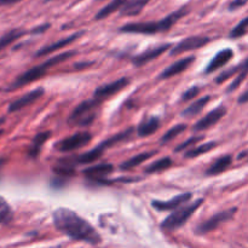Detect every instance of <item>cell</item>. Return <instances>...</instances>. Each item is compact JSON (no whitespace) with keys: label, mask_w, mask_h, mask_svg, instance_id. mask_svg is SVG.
Here are the masks:
<instances>
[{"label":"cell","mask_w":248,"mask_h":248,"mask_svg":"<svg viewBox=\"0 0 248 248\" xmlns=\"http://www.w3.org/2000/svg\"><path fill=\"white\" fill-rule=\"evenodd\" d=\"M99 104H101V101L96 98L81 102L79 106L75 107L74 110L70 114L68 119L69 125L77 126V127H85V126L91 125L97 118Z\"/></svg>","instance_id":"4"},{"label":"cell","mask_w":248,"mask_h":248,"mask_svg":"<svg viewBox=\"0 0 248 248\" xmlns=\"http://www.w3.org/2000/svg\"><path fill=\"white\" fill-rule=\"evenodd\" d=\"M248 2V0H232L229 5V10H237L240 7L245 6Z\"/></svg>","instance_id":"38"},{"label":"cell","mask_w":248,"mask_h":248,"mask_svg":"<svg viewBox=\"0 0 248 248\" xmlns=\"http://www.w3.org/2000/svg\"><path fill=\"white\" fill-rule=\"evenodd\" d=\"M172 165H173V161L170 157H162V159L156 160L155 162L150 164L149 166L145 167L144 171L147 173H157V172H162L165 170L170 169Z\"/></svg>","instance_id":"30"},{"label":"cell","mask_w":248,"mask_h":248,"mask_svg":"<svg viewBox=\"0 0 248 248\" xmlns=\"http://www.w3.org/2000/svg\"><path fill=\"white\" fill-rule=\"evenodd\" d=\"M75 157L73 160L70 159H63L60 160L58 162H56L55 167H53V171L56 174H61V176H72L74 173V165Z\"/></svg>","instance_id":"27"},{"label":"cell","mask_w":248,"mask_h":248,"mask_svg":"<svg viewBox=\"0 0 248 248\" xmlns=\"http://www.w3.org/2000/svg\"><path fill=\"white\" fill-rule=\"evenodd\" d=\"M133 133V128H127L126 131H123V132L118 133V135L113 136L111 138H109V140H107L106 142H102L101 145L104 148V149H108V148L110 147H114V145H116L118 143H121V142H125V140H128L131 138V136H132Z\"/></svg>","instance_id":"28"},{"label":"cell","mask_w":248,"mask_h":248,"mask_svg":"<svg viewBox=\"0 0 248 248\" xmlns=\"http://www.w3.org/2000/svg\"><path fill=\"white\" fill-rule=\"evenodd\" d=\"M104 150L106 149H104V148L99 144L97 148H93V149H91L90 152H86L85 154H81V155H79V156L75 157V162L79 165L92 164V162H94L96 160H98L99 157L103 155Z\"/></svg>","instance_id":"22"},{"label":"cell","mask_w":248,"mask_h":248,"mask_svg":"<svg viewBox=\"0 0 248 248\" xmlns=\"http://www.w3.org/2000/svg\"><path fill=\"white\" fill-rule=\"evenodd\" d=\"M26 31H22V29H12L9 31L7 33H5L4 35L0 36V52H1L4 48H6L7 46L11 45L12 43H15L16 40H18L19 38L26 34Z\"/></svg>","instance_id":"26"},{"label":"cell","mask_w":248,"mask_h":248,"mask_svg":"<svg viewBox=\"0 0 248 248\" xmlns=\"http://www.w3.org/2000/svg\"><path fill=\"white\" fill-rule=\"evenodd\" d=\"M127 1L128 0H111L108 5H106V6L102 7V9L99 10L98 14L96 15L94 18H96L97 21H101V19L107 18V17L110 16V15L114 14L115 11L121 10V7H123Z\"/></svg>","instance_id":"23"},{"label":"cell","mask_w":248,"mask_h":248,"mask_svg":"<svg viewBox=\"0 0 248 248\" xmlns=\"http://www.w3.org/2000/svg\"><path fill=\"white\" fill-rule=\"evenodd\" d=\"M130 84V80L127 78H120V79L115 80V81L110 82V84H106L99 86L96 91L93 92V98L98 99V101H103V99L109 98V97L114 96V94L119 93L121 90L125 89L127 85Z\"/></svg>","instance_id":"9"},{"label":"cell","mask_w":248,"mask_h":248,"mask_svg":"<svg viewBox=\"0 0 248 248\" xmlns=\"http://www.w3.org/2000/svg\"><path fill=\"white\" fill-rule=\"evenodd\" d=\"M2 123H4V119L0 118V126L2 125ZM1 133H2V130H1V128H0V136H1Z\"/></svg>","instance_id":"41"},{"label":"cell","mask_w":248,"mask_h":248,"mask_svg":"<svg viewBox=\"0 0 248 248\" xmlns=\"http://www.w3.org/2000/svg\"><path fill=\"white\" fill-rule=\"evenodd\" d=\"M75 55H77V51H67V52H62L57 56L50 57L48 60H46L45 62L31 68V69H28L27 72H24L23 74L17 77V79L15 80L9 87H7V91H12V90L19 89V87L26 86L27 84H31V82L41 79V78L45 77V74L48 72V70L52 69V68L56 67V65L61 64V63L65 62V61L70 60V58Z\"/></svg>","instance_id":"3"},{"label":"cell","mask_w":248,"mask_h":248,"mask_svg":"<svg viewBox=\"0 0 248 248\" xmlns=\"http://www.w3.org/2000/svg\"><path fill=\"white\" fill-rule=\"evenodd\" d=\"M191 198H193L191 193H183L167 201H153V207L156 208L157 211H174L179 207H183V205L189 202Z\"/></svg>","instance_id":"12"},{"label":"cell","mask_w":248,"mask_h":248,"mask_svg":"<svg viewBox=\"0 0 248 248\" xmlns=\"http://www.w3.org/2000/svg\"><path fill=\"white\" fill-rule=\"evenodd\" d=\"M236 208H230V210L222 211V212L212 216L210 219L201 223V224L196 228V232H198V234H207V232H213V230L217 229L220 224L232 219L235 216V213H236Z\"/></svg>","instance_id":"7"},{"label":"cell","mask_w":248,"mask_h":248,"mask_svg":"<svg viewBox=\"0 0 248 248\" xmlns=\"http://www.w3.org/2000/svg\"><path fill=\"white\" fill-rule=\"evenodd\" d=\"M188 7H181L177 11L172 12L169 16L157 22H135V23L125 24L120 28L123 33L131 34H156L160 31H167L174 26L181 18L188 15Z\"/></svg>","instance_id":"2"},{"label":"cell","mask_w":248,"mask_h":248,"mask_svg":"<svg viewBox=\"0 0 248 248\" xmlns=\"http://www.w3.org/2000/svg\"><path fill=\"white\" fill-rule=\"evenodd\" d=\"M44 89H35L33 91L28 92V93L23 94L22 97L17 98L16 101L12 102L9 106V113H15V111H18L21 109L26 108V107L31 106L34 102H36L38 99H40L44 96Z\"/></svg>","instance_id":"13"},{"label":"cell","mask_w":248,"mask_h":248,"mask_svg":"<svg viewBox=\"0 0 248 248\" xmlns=\"http://www.w3.org/2000/svg\"><path fill=\"white\" fill-rule=\"evenodd\" d=\"M247 31H248V17H246L245 19H242V21L240 22L234 29H232V33H230V38L232 39L241 38L242 35H245V34L247 33Z\"/></svg>","instance_id":"35"},{"label":"cell","mask_w":248,"mask_h":248,"mask_svg":"<svg viewBox=\"0 0 248 248\" xmlns=\"http://www.w3.org/2000/svg\"><path fill=\"white\" fill-rule=\"evenodd\" d=\"M114 166L110 164H101V165H96V166L89 167L84 171V174L90 178L91 181L94 182H103L104 178L113 172Z\"/></svg>","instance_id":"17"},{"label":"cell","mask_w":248,"mask_h":248,"mask_svg":"<svg viewBox=\"0 0 248 248\" xmlns=\"http://www.w3.org/2000/svg\"><path fill=\"white\" fill-rule=\"evenodd\" d=\"M155 155V152H147V153H140V154L136 155V156L131 157L127 161L123 162L120 166L121 170H131L135 169V167L140 166V164L145 162L147 160H149L150 157H153Z\"/></svg>","instance_id":"25"},{"label":"cell","mask_w":248,"mask_h":248,"mask_svg":"<svg viewBox=\"0 0 248 248\" xmlns=\"http://www.w3.org/2000/svg\"><path fill=\"white\" fill-rule=\"evenodd\" d=\"M242 65L244 64L241 63V64H237V65H235V67L229 68V69H227L225 72H223L222 74L218 75V78L216 79V82H217V84H222V82L227 81L228 79H230L232 77H234L235 74H239L242 69Z\"/></svg>","instance_id":"34"},{"label":"cell","mask_w":248,"mask_h":248,"mask_svg":"<svg viewBox=\"0 0 248 248\" xmlns=\"http://www.w3.org/2000/svg\"><path fill=\"white\" fill-rule=\"evenodd\" d=\"M210 41L211 39L207 38V36H189V38L184 39L181 43L177 44L176 46H173L170 53H171V56H178L183 52L198 50V48H201L207 45Z\"/></svg>","instance_id":"8"},{"label":"cell","mask_w":248,"mask_h":248,"mask_svg":"<svg viewBox=\"0 0 248 248\" xmlns=\"http://www.w3.org/2000/svg\"><path fill=\"white\" fill-rule=\"evenodd\" d=\"M172 44H162V45L155 46V47H150L148 50H145L144 52H142L140 55L136 56L135 58L132 60L133 64L136 67H142V65L147 64V63L152 62V61L156 60L157 57L162 55L164 52H166L167 50L172 48Z\"/></svg>","instance_id":"11"},{"label":"cell","mask_w":248,"mask_h":248,"mask_svg":"<svg viewBox=\"0 0 248 248\" xmlns=\"http://www.w3.org/2000/svg\"><path fill=\"white\" fill-rule=\"evenodd\" d=\"M225 114H227V108H225L224 106L217 107V108L213 109L212 111H210L207 115L203 116L202 119H200V120L194 125L193 130L195 131V132L208 130V128H211L212 126H215L220 119L224 118Z\"/></svg>","instance_id":"10"},{"label":"cell","mask_w":248,"mask_h":248,"mask_svg":"<svg viewBox=\"0 0 248 248\" xmlns=\"http://www.w3.org/2000/svg\"><path fill=\"white\" fill-rule=\"evenodd\" d=\"M232 157L230 155H224V156L219 157V159L216 160L212 165L210 166V169L206 171L207 176H217V174L222 173L225 170L229 169L232 166Z\"/></svg>","instance_id":"20"},{"label":"cell","mask_w":248,"mask_h":248,"mask_svg":"<svg viewBox=\"0 0 248 248\" xmlns=\"http://www.w3.org/2000/svg\"><path fill=\"white\" fill-rule=\"evenodd\" d=\"M160 127V120L155 116L153 118H147L138 125L137 133L140 137H148L152 136L153 133L156 132Z\"/></svg>","instance_id":"18"},{"label":"cell","mask_w":248,"mask_h":248,"mask_svg":"<svg viewBox=\"0 0 248 248\" xmlns=\"http://www.w3.org/2000/svg\"><path fill=\"white\" fill-rule=\"evenodd\" d=\"M82 34H84V31H78V33L72 34V35L67 36V38L64 39H61V40L56 41V43L51 44V45L44 46V47H41L40 50L35 53V57H44V56H47L50 55V53L56 52V51L61 50V48L67 47L68 45H70V44L74 43L75 40H78Z\"/></svg>","instance_id":"14"},{"label":"cell","mask_w":248,"mask_h":248,"mask_svg":"<svg viewBox=\"0 0 248 248\" xmlns=\"http://www.w3.org/2000/svg\"><path fill=\"white\" fill-rule=\"evenodd\" d=\"M239 104H245V103H248V90L246 92H244V93L241 94V96H240V98H239Z\"/></svg>","instance_id":"40"},{"label":"cell","mask_w":248,"mask_h":248,"mask_svg":"<svg viewBox=\"0 0 248 248\" xmlns=\"http://www.w3.org/2000/svg\"><path fill=\"white\" fill-rule=\"evenodd\" d=\"M194 61H195V56H188V57L178 60L177 62H174L173 64L167 67L166 69L160 74V79H170V78L181 74L182 72H184V70H186L190 67V64Z\"/></svg>","instance_id":"15"},{"label":"cell","mask_w":248,"mask_h":248,"mask_svg":"<svg viewBox=\"0 0 248 248\" xmlns=\"http://www.w3.org/2000/svg\"><path fill=\"white\" fill-rule=\"evenodd\" d=\"M51 137V132L50 131H45V132H40L34 137L33 142H31V147L28 149V155L31 157H36L39 156L40 154V150L43 148L44 143Z\"/></svg>","instance_id":"21"},{"label":"cell","mask_w":248,"mask_h":248,"mask_svg":"<svg viewBox=\"0 0 248 248\" xmlns=\"http://www.w3.org/2000/svg\"><path fill=\"white\" fill-rule=\"evenodd\" d=\"M53 248H56V247H53Z\"/></svg>","instance_id":"42"},{"label":"cell","mask_w":248,"mask_h":248,"mask_svg":"<svg viewBox=\"0 0 248 248\" xmlns=\"http://www.w3.org/2000/svg\"><path fill=\"white\" fill-rule=\"evenodd\" d=\"M210 101H211V97L205 96L202 97V98L198 99V101L193 102V104H190L188 108L184 109L182 115H183L184 118H193V116H196L198 114H200L201 111H202V109L205 108L206 104H207Z\"/></svg>","instance_id":"24"},{"label":"cell","mask_w":248,"mask_h":248,"mask_svg":"<svg viewBox=\"0 0 248 248\" xmlns=\"http://www.w3.org/2000/svg\"><path fill=\"white\" fill-rule=\"evenodd\" d=\"M50 28V24H44V26H40V27H36V28H34L33 31H31V33L33 34H40V33H44V31H46V29Z\"/></svg>","instance_id":"39"},{"label":"cell","mask_w":248,"mask_h":248,"mask_svg":"<svg viewBox=\"0 0 248 248\" xmlns=\"http://www.w3.org/2000/svg\"><path fill=\"white\" fill-rule=\"evenodd\" d=\"M12 217H14V212H12L11 206L5 199L0 196V224L11 222Z\"/></svg>","instance_id":"32"},{"label":"cell","mask_w":248,"mask_h":248,"mask_svg":"<svg viewBox=\"0 0 248 248\" xmlns=\"http://www.w3.org/2000/svg\"><path fill=\"white\" fill-rule=\"evenodd\" d=\"M91 140L92 136L90 132H78L56 143L55 148L61 153H69L85 147L91 142Z\"/></svg>","instance_id":"6"},{"label":"cell","mask_w":248,"mask_h":248,"mask_svg":"<svg viewBox=\"0 0 248 248\" xmlns=\"http://www.w3.org/2000/svg\"><path fill=\"white\" fill-rule=\"evenodd\" d=\"M199 92H200V89H199V87L196 86L190 87V89L186 90V91L184 92L183 96H182V99H183V101H190V99H193L194 97L198 96Z\"/></svg>","instance_id":"37"},{"label":"cell","mask_w":248,"mask_h":248,"mask_svg":"<svg viewBox=\"0 0 248 248\" xmlns=\"http://www.w3.org/2000/svg\"><path fill=\"white\" fill-rule=\"evenodd\" d=\"M56 229L75 241H84L91 245H98L101 236L87 220L80 217L69 208H57L52 215Z\"/></svg>","instance_id":"1"},{"label":"cell","mask_w":248,"mask_h":248,"mask_svg":"<svg viewBox=\"0 0 248 248\" xmlns=\"http://www.w3.org/2000/svg\"><path fill=\"white\" fill-rule=\"evenodd\" d=\"M242 64H244V65H242L241 72L237 74V77L235 78L234 81L232 82V85L228 87V92H234L235 90H236L237 87H239L240 85L244 82V80L247 78V75H248V58L246 61H245V62H242Z\"/></svg>","instance_id":"33"},{"label":"cell","mask_w":248,"mask_h":248,"mask_svg":"<svg viewBox=\"0 0 248 248\" xmlns=\"http://www.w3.org/2000/svg\"><path fill=\"white\" fill-rule=\"evenodd\" d=\"M202 203L203 199H199V200L194 201V202L189 203V205H186L183 206V207L176 210L161 223V229L166 230V232H173V230L179 229V228L183 227V225L188 222L189 218L194 215V212H195Z\"/></svg>","instance_id":"5"},{"label":"cell","mask_w":248,"mask_h":248,"mask_svg":"<svg viewBox=\"0 0 248 248\" xmlns=\"http://www.w3.org/2000/svg\"><path fill=\"white\" fill-rule=\"evenodd\" d=\"M232 56H234V52H232V48H224V50L219 51V52L213 57V60L208 63L205 73L206 74H211V73L217 72L218 69L223 68L227 63H229L230 61H232Z\"/></svg>","instance_id":"16"},{"label":"cell","mask_w":248,"mask_h":248,"mask_svg":"<svg viewBox=\"0 0 248 248\" xmlns=\"http://www.w3.org/2000/svg\"><path fill=\"white\" fill-rule=\"evenodd\" d=\"M202 140H203V136H193V137H190L189 140H186V142H183L182 144H179L178 147L174 149V152L178 153V152H183V150L189 149V148H191V147L194 148V145L198 144V143L201 142Z\"/></svg>","instance_id":"36"},{"label":"cell","mask_w":248,"mask_h":248,"mask_svg":"<svg viewBox=\"0 0 248 248\" xmlns=\"http://www.w3.org/2000/svg\"><path fill=\"white\" fill-rule=\"evenodd\" d=\"M150 0H128L123 7L120 12L123 16H137L142 12V10L147 6Z\"/></svg>","instance_id":"19"},{"label":"cell","mask_w":248,"mask_h":248,"mask_svg":"<svg viewBox=\"0 0 248 248\" xmlns=\"http://www.w3.org/2000/svg\"><path fill=\"white\" fill-rule=\"evenodd\" d=\"M186 130V125H184V124H178V125L172 127L171 130H169L164 136H162L161 140H160V143H161V144H167L169 142L173 140L174 138L178 137L179 135H182Z\"/></svg>","instance_id":"31"},{"label":"cell","mask_w":248,"mask_h":248,"mask_svg":"<svg viewBox=\"0 0 248 248\" xmlns=\"http://www.w3.org/2000/svg\"><path fill=\"white\" fill-rule=\"evenodd\" d=\"M216 147H217V143L216 142L203 143V144H200L198 145V147H194L191 148V149H189L184 156H186V159H194V157H198V156H201V155L206 154V153H208L210 150H212L213 148Z\"/></svg>","instance_id":"29"}]
</instances>
